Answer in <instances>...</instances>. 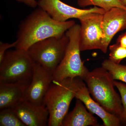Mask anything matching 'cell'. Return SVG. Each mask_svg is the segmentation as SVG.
I'll list each match as a JSON object with an SVG mask.
<instances>
[{"instance_id": "obj_1", "label": "cell", "mask_w": 126, "mask_h": 126, "mask_svg": "<svg viewBox=\"0 0 126 126\" xmlns=\"http://www.w3.org/2000/svg\"><path fill=\"white\" fill-rule=\"evenodd\" d=\"M74 20L57 21L39 7L22 21L16 35V48L27 50L35 43L51 37H60L75 24Z\"/></svg>"}, {"instance_id": "obj_2", "label": "cell", "mask_w": 126, "mask_h": 126, "mask_svg": "<svg viewBox=\"0 0 126 126\" xmlns=\"http://www.w3.org/2000/svg\"><path fill=\"white\" fill-rule=\"evenodd\" d=\"M93 99L108 112L119 117L123 110L121 98L115 90L113 79L103 67L89 71L83 79Z\"/></svg>"}, {"instance_id": "obj_3", "label": "cell", "mask_w": 126, "mask_h": 126, "mask_svg": "<svg viewBox=\"0 0 126 126\" xmlns=\"http://www.w3.org/2000/svg\"><path fill=\"white\" fill-rule=\"evenodd\" d=\"M78 78L53 81L51 83L44 102L49 113L48 126H63L71 102L75 97Z\"/></svg>"}, {"instance_id": "obj_4", "label": "cell", "mask_w": 126, "mask_h": 126, "mask_svg": "<svg viewBox=\"0 0 126 126\" xmlns=\"http://www.w3.org/2000/svg\"><path fill=\"white\" fill-rule=\"evenodd\" d=\"M80 25L75 24L65 34L69 42L64 56L53 74V81L79 77L83 80L89 72L81 59L79 47Z\"/></svg>"}, {"instance_id": "obj_5", "label": "cell", "mask_w": 126, "mask_h": 126, "mask_svg": "<svg viewBox=\"0 0 126 126\" xmlns=\"http://www.w3.org/2000/svg\"><path fill=\"white\" fill-rule=\"evenodd\" d=\"M69 42L66 34L45 39L32 45L27 51L34 63L53 74L64 56Z\"/></svg>"}, {"instance_id": "obj_6", "label": "cell", "mask_w": 126, "mask_h": 126, "mask_svg": "<svg viewBox=\"0 0 126 126\" xmlns=\"http://www.w3.org/2000/svg\"><path fill=\"white\" fill-rule=\"evenodd\" d=\"M34 63L27 50L16 48L8 50L0 63V82H12L31 79Z\"/></svg>"}, {"instance_id": "obj_7", "label": "cell", "mask_w": 126, "mask_h": 126, "mask_svg": "<svg viewBox=\"0 0 126 126\" xmlns=\"http://www.w3.org/2000/svg\"><path fill=\"white\" fill-rule=\"evenodd\" d=\"M103 15L91 12L79 19L81 24L79 44L81 51L101 49L104 37L102 27Z\"/></svg>"}, {"instance_id": "obj_8", "label": "cell", "mask_w": 126, "mask_h": 126, "mask_svg": "<svg viewBox=\"0 0 126 126\" xmlns=\"http://www.w3.org/2000/svg\"><path fill=\"white\" fill-rule=\"evenodd\" d=\"M38 6L44 10L53 19L60 22H65L72 18L79 19L91 12L104 14L106 12L104 9L96 6L88 9H78L61 0H38Z\"/></svg>"}, {"instance_id": "obj_9", "label": "cell", "mask_w": 126, "mask_h": 126, "mask_svg": "<svg viewBox=\"0 0 126 126\" xmlns=\"http://www.w3.org/2000/svg\"><path fill=\"white\" fill-rule=\"evenodd\" d=\"M53 81V75L39 64L35 63L31 81L24 99L37 105L44 104L45 98Z\"/></svg>"}, {"instance_id": "obj_10", "label": "cell", "mask_w": 126, "mask_h": 126, "mask_svg": "<svg viewBox=\"0 0 126 126\" xmlns=\"http://www.w3.org/2000/svg\"><path fill=\"white\" fill-rule=\"evenodd\" d=\"M10 108L26 126H48L49 113L45 104L37 105L23 99Z\"/></svg>"}, {"instance_id": "obj_11", "label": "cell", "mask_w": 126, "mask_h": 126, "mask_svg": "<svg viewBox=\"0 0 126 126\" xmlns=\"http://www.w3.org/2000/svg\"><path fill=\"white\" fill-rule=\"evenodd\" d=\"M102 27L104 37L101 50L106 54L113 36L126 29V9L115 7L106 10L103 15Z\"/></svg>"}, {"instance_id": "obj_12", "label": "cell", "mask_w": 126, "mask_h": 126, "mask_svg": "<svg viewBox=\"0 0 126 126\" xmlns=\"http://www.w3.org/2000/svg\"><path fill=\"white\" fill-rule=\"evenodd\" d=\"M75 98L81 100L88 110L99 117L105 126H120L119 117L108 112L99 103L91 97L86 83L82 79L78 78Z\"/></svg>"}, {"instance_id": "obj_13", "label": "cell", "mask_w": 126, "mask_h": 126, "mask_svg": "<svg viewBox=\"0 0 126 126\" xmlns=\"http://www.w3.org/2000/svg\"><path fill=\"white\" fill-rule=\"evenodd\" d=\"M31 79L12 82H0V109L12 107L24 99Z\"/></svg>"}, {"instance_id": "obj_14", "label": "cell", "mask_w": 126, "mask_h": 126, "mask_svg": "<svg viewBox=\"0 0 126 126\" xmlns=\"http://www.w3.org/2000/svg\"><path fill=\"white\" fill-rule=\"evenodd\" d=\"M63 126H98L96 118L81 100L77 99L73 109L64 118Z\"/></svg>"}, {"instance_id": "obj_15", "label": "cell", "mask_w": 126, "mask_h": 126, "mask_svg": "<svg viewBox=\"0 0 126 126\" xmlns=\"http://www.w3.org/2000/svg\"><path fill=\"white\" fill-rule=\"evenodd\" d=\"M102 66L109 72L113 80L126 83V65L115 63L108 59L102 62Z\"/></svg>"}, {"instance_id": "obj_16", "label": "cell", "mask_w": 126, "mask_h": 126, "mask_svg": "<svg viewBox=\"0 0 126 126\" xmlns=\"http://www.w3.org/2000/svg\"><path fill=\"white\" fill-rule=\"evenodd\" d=\"M78 3L81 7L94 5L106 10L115 7L126 9V6L122 4L120 0H78Z\"/></svg>"}, {"instance_id": "obj_17", "label": "cell", "mask_w": 126, "mask_h": 126, "mask_svg": "<svg viewBox=\"0 0 126 126\" xmlns=\"http://www.w3.org/2000/svg\"><path fill=\"white\" fill-rule=\"evenodd\" d=\"M0 126H26L10 108L0 109Z\"/></svg>"}, {"instance_id": "obj_18", "label": "cell", "mask_w": 126, "mask_h": 126, "mask_svg": "<svg viewBox=\"0 0 126 126\" xmlns=\"http://www.w3.org/2000/svg\"><path fill=\"white\" fill-rule=\"evenodd\" d=\"M110 53L109 59L119 64L124 59L126 58V48L122 47L118 43L109 46Z\"/></svg>"}, {"instance_id": "obj_19", "label": "cell", "mask_w": 126, "mask_h": 126, "mask_svg": "<svg viewBox=\"0 0 126 126\" xmlns=\"http://www.w3.org/2000/svg\"><path fill=\"white\" fill-rule=\"evenodd\" d=\"M113 83L119 91L121 98L123 110L121 114L119 117L121 126H126V84L116 80L113 81Z\"/></svg>"}, {"instance_id": "obj_20", "label": "cell", "mask_w": 126, "mask_h": 126, "mask_svg": "<svg viewBox=\"0 0 126 126\" xmlns=\"http://www.w3.org/2000/svg\"><path fill=\"white\" fill-rule=\"evenodd\" d=\"M17 44L16 40L12 43H4L1 41L0 42V63L2 61L6 52L7 50L11 48H15Z\"/></svg>"}, {"instance_id": "obj_21", "label": "cell", "mask_w": 126, "mask_h": 126, "mask_svg": "<svg viewBox=\"0 0 126 126\" xmlns=\"http://www.w3.org/2000/svg\"><path fill=\"white\" fill-rule=\"evenodd\" d=\"M18 2L23 3L26 5L35 8L38 6V1L37 0H15Z\"/></svg>"}, {"instance_id": "obj_22", "label": "cell", "mask_w": 126, "mask_h": 126, "mask_svg": "<svg viewBox=\"0 0 126 126\" xmlns=\"http://www.w3.org/2000/svg\"><path fill=\"white\" fill-rule=\"evenodd\" d=\"M116 43L122 47L126 48V32L121 34L118 36Z\"/></svg>"}, {"instance_id": "obj_23", "label": "cell", "mask_w": 126, "mask_h": 126, "mask_svg": "<svg viewBox=\"0 0 126 126\" xmlns=\"http://www.w3.org/2000/svg\"><path fill=\"white\" fill-rule=\"evenodd\" d=\"M121 1L122 4L124 5V6H126V0H120Z\"/></svg>"}]
</instances>
